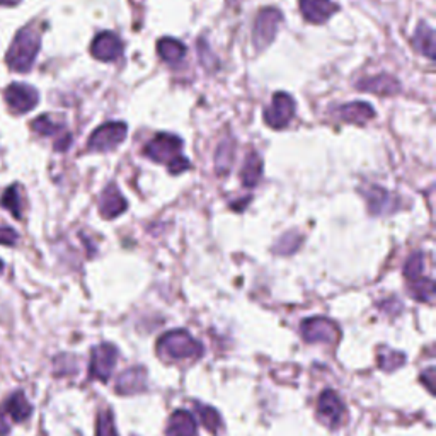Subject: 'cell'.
I'll list each match as a JSON object with an SVG mask.
<instances>
[{
  "instance_id": "6da1fadb",
  "label": "cell",
  "mask_w": 436,
  "mask_h": 436,
  "mask_svg": "<svg viewBox=\"0 0 436 436\" xmlns=\"http://www.w3.org/2000/svg\"><path fill=\"white\" fill-rule=\"evenodd\" d=\"M181 148L182 140L179 136L170 133H159L145 145L143 153L151 157L153 162L168 164L170 174H181L191 168L190 160L181 153Z\"/></svg>"
},
{
  "instance_id": "7a4b0ae2",
  "label": "cell",
  "mask_w": 436,
  "mask_h": 436,
  "mask_svg": "<svg viewBox=\"0 0 436 436\" xmlns=\"http://www.w3.org/2000/svg\"><path fill=\"white\" fill-rule=\"evenodd\" d=\"M41 46V31L36 26H26L16 34L11 48L7 51L6 62L14 72H28L36 60Z\"/></svg>"
},
{
  "instance_id": "3957f363",
  "label": "cell",
  "mask_w": 436,
  "mask_h": 436,
  "mask_svg": "<svg viewBox=\"0 0 436 436\" xmlns=\"http://www.w3.org/2000/svg\"><path fill=\"white\" fill-rule=\"evenodd\" d=\"M157 353L164 360H198L203 346L186 331H170L159 339Z\"/></svg>"
},
{
  "instance_id": "277c9868",
  "label": "cell",
  "mask_w": 436,
  "mask_h": 436,
  "mask_svg": "<svg viewBox=\"0 0 436 436\" xmlns=\"http://www.w3.org/2000/svg\"><path fill=\"white\" fill-rule=\"evenodd\" d=\"M283 23V14L275 7L261 9L254 23V31H252V41L258 51L266 50L276 38L278 28Z\"/></svg>"
},
{
  "instance_id": "5b68a950",
  "label": "cell",
  "mask_w": 436,
  "mask_h": 436,
  "mask_svg": "<svg viewBox=\"0 0 436 436\" xmlns=\"http://www.w3.org/2000/svg\"><path fill=\"white\" fill-rule=\"evenodd\" d=\"M128 131L126 123L121 121H113V123H106L97 128L96 131L91 135L89 138V151L94 152H108L116 148L119 143L125 140Z\"/></svg>"
},
{
  "instance_id": "8992f818",
  "label": "cell",
  "mask_w": 436,
  "mask_h": 436,
  "mask_svg": "<svg viewBox=\"0 0 436 436\" xmlns=\"http://www.w3.org/2000/svg\"><path fill=\"white\" fill-rule=\"evenodd\" d=\"M295 116V101L290 94L286 92H276L273 96L271 104L264 111V121L268 126L275 128V130H281L292 121Z\"/></svg>"
},
{
  "instance_id": "52a82bcc",
  "label": "cell",
  "mask_w": 436,
  "mask_h": 436,
  "mask_svg": "<svg viewBox=\"0 0 436 436\" xmlns=\"http://www.w3.org/2000/svg\"><path fill=\"white\" fill-rule=\"evenodd\" d=\"M300 332L307 343H336L339 339V329L332 320L324 317L303 320Z\"/></svg>"
},
{
  "instance_id": "ba28073f",
  "label": "cell",
  "mask_w": 436,
  "mask_h": 436,
  "mask_svg": "<svg viewBox=\"0 0 436 436\" xmlns=\"http://www.w3.org/2000/svg\"><path fill=\"white\" fill-rule=\"evenodd\" d=\"M319 420L329 428H337L346 420V408L341 397L334 391H324L319 397L317 404Z\"/></svg>"
},
{
  "instance_id": "9c48e42d",
  "label": "cell",
  "mask_w": 436,
  "mask_h": 436,
  "mask_svg": "<svg viewBox=\"0 0 436 436\" xmlns=\"http://www.w3.org/2000/svg\"><path fill=\"white\" fill-rule=\"evenodd\" d=\"M118 361V349L113 344H101L92 349L91 377L108 382Z\"/></svg>"
},
{
  "instance_id": "30bf717a",
  "label": "cell",
  "mask_w": 436,
  "mask_h": 436,
  "mask_svg": "<svg viewBox=\"0 0 436 436\" xmlns=\"http://www.w3.org/2000/svg\"><path fill=\"white\" fill-rule=\"evenodd\" d=\"M38 101V91L28 84H11L6 89V102L14 113H28L34 109Z\"/></svg>"
},
{
  "instance_id": "8fae6325",
  "label": "cell",
  "mask_w": 436,
  "mask_h": 436,
  "mask_svg": "<svg viewBox=\"0 0 436 436\" xmlns=\"http://www.w3.org/2000/svg\"><path fill=\"white\" fill-rule=\"evenodd\" d=\"M123 43L114 33L102 31L94 38L91 45V53L94 58L101 60V62H114L123 55Z\"/></svg>"
},
{
  "instance_id": "7c38bea8",
  "label": "cell",
  "mask_w": 436,
  "mask_h": 436,
  "mask_svg": "<svg viewBox=\"0 0 436 436\" xmlns=\"http://www.w3.org/2000/svg\"><path fill=\"white\" fill-rule=\"evenodd\" d=\"M337 9L332 0H300L302 14L312 24H324Z\"/></svg>"
},
{
  "instance_id": "4fadbf2b",
  "label": "cell",
  "mask_w": 436,
  "mask_h": 436,
  "mask_svg": "<svg viewBox=\"0 0 436 436\" xmlns=\"http://www.w3.org/2000/svg\"><path fill=\"white\" fill-rule=\"evenodd\" d=\"M356 87L363 92H371L377 94V96H396L400 91L399 80L387 74L363 79L356 84Z\"/></svg>"
},
{
  "instance_id": "5bb4252c",
  "label": "cell",
  "mask_w": 436,
  "mask_h": 436,
  "mask_svg": "<svg viewBox=\"0 0 436 436\" xmlns=\"http://www.w3.org/2000/svg\"><path fill=\"white\" fill-rule=\"evenodd\" d=\"M145 387H147V371L143 366H131V369L125 370L116 382V392L123 396L142 392Z\"/></svg>"
},
{
  "instance_id": "9a60e30c",
  "label": "cell",
  "mask_w": 436,
  "mask_h": 436,
  "mask_svg": "<svg viewBox=\"0 0 436 436\" xmlns=\"http://www.w3.org/2000/svg\"><path fill=\"white\" fill-rule=\"evenodd\" d=\"M337 118L343 119L346 123H356V125H365L370 119L375 118V111L369 102L354 101L348 102V104L339 106L336 111Z\"/></svg>"
},
{
  "instance_id": "2e32d148",
  "label": "cell",
  "mask_w": 436,
  "mask_h": 436,
  "mask_svg": "<svg viewBox=\"0 0 436 436\" xmlns=\"http://www.w3.org/2000/svg\"><path fill=\"white\" fill-rule=\"evenodd\" d=\"M126 210V200L114 185L106 186L99 200V212L104 218H114Z\"/></svg>"
},
{
  "instance_id": "e0dca14e",
  "label": "cell",
  "mask_w": 436,
  "mask_h": 436,
  "mask_svg": "<svg viewBox=\"0 0 436 436\" xmlns=\"http://www.w3.org/2000/svg\"><path fill=\"white\" fill-rule=\"evenodd\" d=\"M366 203H369V212L371 215H382L386 212L396 210L394 196L378 186H370L366 190Z\"/></svg>"
},
{
  "instance_id": "ac0fdd59",
  "label": "cell",
  "mask_w": 436,
  "mask_h": 436,
  "mask_svg": "<svg viewBox=\"0 0 436 436\" xmlns=\"http://www.w3.org/2000/svg\"><path fill=\"white\" fill-rule=\"evenodd\" d=\"M165 436H196L195 418L185 409H179L170 416Z\"/></svg>"
},
{
  "instance_id": "d6986e66",
  "label": "cell",
  "mask_w": 436,
  "mask_h": 436,
  "mask_svg": "<svg viewBox=\"0 0 436 436\" xmlns=\"http://www.w3.org/2000/svg\"><path fill=\"white\" fill-rule=\"evenodd\" d=\"M4 411L7 413V416L11 418L12 421L16 423H23L28 420L29 416H31L33 408L31 404L28 403V399H26L24 392H14L11 397L7 399L6 405H4Z\"/></svg>"
},
{
  "instance_id": "ffe728a7",
  "label": "cell",
  "mask_w": 436,
  "mask_h": 436,
  "mask_svg": "<svg viewBox=\"0 0 436 436\" xmlns=\"http://www.w3.org/2000/svg\"><path fill=\"white\" fill-rule=\"evenodd\" d=\"M414 48H416L420 53L428 57L430 60H435L436 50H435V31L433 28H430L426 23H421L418 26L416 33H414L413 38Z\"/></svg>"
},
{
  "instance_id": "44dd1931",
  "label": "cell",
  "mask_w": 436,
  "mask_h": 436,
  "mask_svg": "<svg viewBox=\"0 0 436 436\" xmlns=\"http://www.w3.org/2000/svg\"><path fill=\"white\" fill-rule=\"evenodd\" d=\"M157 51L160 58L168 63H179L186 57V46L174 38H160L157 43Z\"/></svg>"
},
{
  "instance_id": "7402d4cb",
  "label": "cell",
  "mask_w": 436,
  "mask_h": 436,
  "mask_svg": "<svg viewBox=\"0 0 436 436\" xmlns=\"http://www.w3.org/2000/svg\"><path fill=\"white\" fill-rule=\"evenodd\" d=\"M261 174H263V160L256 152H251L249 156L246 157V162H244L242 170H241V179L242 185L247 187L256 186L259 182Z\"/></svg>"
},
{
  "instance_id": "603a6c76",
  "label": "cell",
  "mask_w": 436,
  "mask_h": 436,
  "mask_svg": "<svg viewBox=\"0 0 436 436\" xmlns=\"http://www.w3.org/2000/svg\"><path fill=\"white\" fill-rule=\"evenodd\" d=\"M408 285H409V292H411V295L416 298V300L431 302V298H433V293H435L433 280H430V278L418 276V278H414V280H409Z\"/></svg>"
},
{
  "instance_id": "cb8c5ba5",
  "label": "cell",
  "mask_w": 436,
  "mask_h": 436,
  "mask_svg": "<svg viewBox=\"0 0 436 436\" xmlns=\"http://www.w3.org/2000/svg\"><path fill=\"white\" fill-rule=\"evenodd\" d=\"M196 413L200 414V420L205 425V428L212 433H218L222 430V420L220 414H218L215 409L210 408V405H202L196 404Z\"/></svg>"
},
{
  "instance_id": "d4e9b609",
  "label": "cell",
  "mask_w": 436,
  "mask_h": 436,
  "mask_svg": "<svg viewBox=\"0 0 436 436\" xmlns=\"http://www.w3.org/2000/svg\"><path fill=\"white\" fill-rule=\"evenodd\" d=\"M31 128L34 131H36L38 135L53 136V135H57L63 130V125H60V123H55L50 116L43 114V116L34 119V121L31 123Z\"/></svg>"
},
{
  "instance_id": "484cf974",
  "label": "cell",
  "mask_w": 436,
  "mask_h": 436,
  "mask_svg": "<svg viewBox=\"0 0 436 436\" xmlns=\"http://www.w3.org/2000/svg\"><path fill=\"white\" fill-rule=\"evenodd\" d=\"M234 160V145L230 140H225L224 143L218 147L217 152V170L220 174H225L230 169Z\"/></svg>"
},
{
  "instance_id": "4316f807",
  "label": "cell",
  "mask_w": 436,
  "mask_h": 436,
  "mask_svg": "<svg viewBox=\"0 0 436 436\" xmlns=\"http://www.w3.org/2000/svg\"><path fill=\"white\" fill-rule=\"evenodd\" d=\"M0 203H2V207H6L16 218L23 217V207H21V196L19 191H17V186H11L9 190H6Z\"/></svg>"
},
{
  "instance_id": "83f0119b",
  "label": "cell",
  "mask_w": 436,
  "mask_h": 436,
  "mask_svg": "<svg viewBox=\"0 0 436 436\" xmlns=\"http://www.w3.org/2000/svg\"><path fill=\"white\" fill-rule=\"evenodd\" d=\"M378 361H380L378 363L380 369L386 370V371H392V370L399 369V366L404 365L405 356L399 351H388V349H383V351L380 353Z\"/></svg>"
},
{
  "instance_id": "f1b7e54d",
  "label": "cell",
  "mask_w": 436,
  "mask_h": 436,
  "mask_svg": "<svg viewBox=\"0 0 436 436\" xmlns=\"http://www.w3.org/2000/svg\"><path fill=\"white\" fill-rule=\"evenodd\" d=\"M96 436H118L116 426H114V418L111 411H104L97 416Z\"/></svg>"
},
{
  "instance_id": "f546056e",
  "label": "cell",
  "mask_w": 436,
  "mask_h": 436,
  "mask_svg": "<svg viewBox=\"0 0 436 436\" xmlns=\"http://www.w3.org/2000/svg\"><path fill=\"white\" fill-rule=\"evenodd\" d=\"M198 53H200V62H202V65L207 68V70H217L218 67V58L213 55V51L210 50V46H208L207 40H200L198 41Z\"/></svg>"
},
{
  "instance_id": "4dcf8cb0",
  "label": "cell",
  "mask_w": 436,
  "mask_h": 436,
  "mask_svg": "<svg viewBox=\"0 0 436 436\" xmlns=\"http://www.w3.org/2000/svg\"><path fill=\"white\" fill-rule=\"evenodd\" d=\"M423 268H425V256L421 254V252H418V254H414L409 258L408 264H405L404 268V275L409 280H414V278L421 276Z\"/></svg>"
},
{
  "instance_id": "1f68e13d",
  "label": "cell",
  "mask_w": 436,
  "mask_h": 436,
  "mask_svg": "<svg viewBox=\"0 0 436 436\" xmlns=\"http://www.w3.org/2000/svg\"><path fill=\"white\" fill-rule=\"evenodd\" d=\"M298 246H300V237H298L297 234H288L278 242L276 251L280 252V254H292V252L298 249Z\"/></svg>"
},
{
  "instance_id": "d6a6232c",
  "label": "cell",
  "mask_w": 436,
  "mask_h": 436,
  "mask_svg": "<svg viewBox=\"0 0 436 436\" xmlns=\"http://www.w3.org/2000/svg\"><path fill=\"white\" fill-rule=\"evenodd\" d=\"M17 242V232L11 227H6L0 224V244H6V246H14Z\"/></svg>"
},
{
  "instance_id": "836d02e7",
  "label": "cell",
  "mask_w": 436,
  "mask_h": 436,
  "mask_svg": "<svg viewBox=\"0 0 436 436\" xmlns=\"http://www.w3.org/2000/svg\"><path fill=\"white\" fill-rule=\"evenodd\" d=\"M421 382H426V387H428L430 392L435 391V369L431 366V369H428L423 374L421 377Z\"/></svg>"
},
{
  "instance_id": "e575fe53",
  "label": "cell",
  "mask_w": 436,
  "mask_h": 436,
  "mask_svg": "<svg viewBox=\"0 0 436 436\" xmlns=\"http://www.w3.org/2000/svg\"><path fill=\"white\" fill-rule=\"evenodd\" d=\"M9 433V425L7 421L4 420V416L0 414V436H6Z\"/></svg>"
},
{
  "instance_id": "d590c367",
  "label": "cell",
  "mask_w": 436,
  "mask_h": 436,
  "mask_svg": "<svg viewBox=\"0 0 436 436\" xmlns=\"http://www.w3.org/2000/svg\"><path fill=\"white\" fill-rule=\"evenodd\" d=\"M2 269H4V263H2V261H0V273H2Z\"/></svg>"
},
{
  "instance_id": "8d00e7d4",
  "label": "cell",
  "mask_w": 436,
  "mask_h": 436,
  "mask_svg": "<svg viewBox=\"0 0 436 436\" xmlns=\"http://www.w3.org/2000/svg\"><path fill=\"white\" fill-rule=\"evenodd\" d=\"M239 0H229V4H237Z\"/></svg>"
}]
</instances>
